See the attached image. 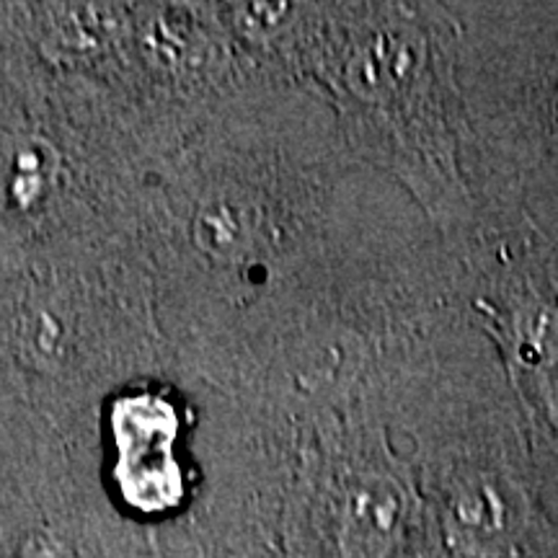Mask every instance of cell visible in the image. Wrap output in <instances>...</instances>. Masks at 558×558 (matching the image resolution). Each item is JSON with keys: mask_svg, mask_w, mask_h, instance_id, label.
I'll use <instances>...</instances> for the list:
<instances>
[{"mask_svg": "<svg viewBox=\"0 0 558 558\" xmlns=\"http://www.w3.org/2000/svg\"><path fill=\"white\" fill-rule=\"evenodd\" d=\"M460 86L488 220L558 254V3H460Z\"/></svg>", "mask_w": 558, "mask_h": 558, "instance_id": "cell-2", "label": "cell"}, {"mask_svg": "<svg viewBox=\"0 0 558 558\" xmlns=\"http://www.w3.org/2000/svg\"><path fill=\"white\" fill-rule=\"evenodd\" d=\"M380 442L369 416L362 452L349 456L333 478L329 518L339 558H390L409 535L414 497Z\"/></svg>", "mask_w": 558, "mask_h": 558, "instance_id": "cell-4", "label": "cell"}, {"mask_svg": "<svg viewBox=\"0 0 558 558\" xmlns=\"http://www.w3.org/2000/svg\"><path fill=\"white\" fill-rule=\"evenodd\" d=\"M550 456H554V458L558 460V450H554V452H550Z\"/></svg>", "mask_w": 558, "mask_h": 558, "instance_id": "cell-5", "label": "cell"}, {"mask_svg": "<svg viewBox=\"0 0 558 558\" xmlns=\"http://www.w3.org/2000/svg\"><path fill=\"white\" fill-rule=\"evenodd\" d=\"M357 160L411 194L456 262L488 230L460 86V19L439 3H318L298 68Z\"/></svg>", "mask_w": 558, "mask_h": 558, "instance_id": "cell-1", "label": "cell"}, {"mask_svg": "<svg viewBox=\"0 0 558 558\" xmlns=\"http://www.w3.org/2000/svg\"><path fill=\"white\" fill-rule=\"evenodd\" d=\"M458 298L488 341L530 437L558 450V254L533 230H488L458 262Z\"/></svg>", "mask_w": 558, "mask_h": 558, "instance_id": "cell-3", "label": "cell"}]
</instances>
